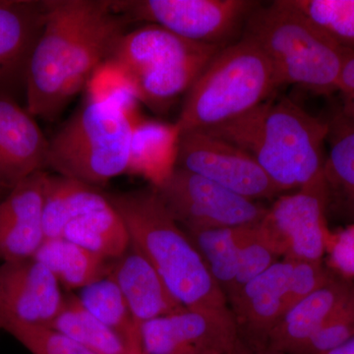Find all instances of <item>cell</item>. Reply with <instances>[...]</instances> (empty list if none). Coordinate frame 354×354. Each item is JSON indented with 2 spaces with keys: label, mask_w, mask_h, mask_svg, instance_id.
<instances>
[{
  "label": "cell",
  "mask_w": 354,
  "mask_h": 354,
  "mask_svg": "<svg viewBox=\"0 0 354 354\" xmlns=\"http://www.w3.org/2000/svg\"><path fill=\"white\" fill-rule=\"evenodd\" d=\"M46 21L26 74L28 113L53 120L108 62L128 21L111 0H44Z\"/></svg>",
  "instance_id": "6da1fadb"
},
{
  "label": "cell",
  "mask_w": 354,
  "mask_h": 354,
  "mask_svg": "<svg viewBox=\"0 0 354 354\" xmlns=\"http://www.w3.org/2000/svg\"><path fill=\"white\" fill-rule=\"evenodd\" d=\"M205 132L248 153L281 193L326 180L324 145L329 124L288 97H272Z\"/></svg>",
  "instance_id": "7a4b0ae2"
},
{
  "label": "cell",
  "mask_w": 354,
  "mask_h": 354,
  "mask_svg": "<svg viewBox=\"0 0 354 354\" xmlns=\"http://www.w3.org/2000/svg\"><path fill=\"white\" fill-rule=\"evenodd\" d=\"M106 196L124 221L131 246L151 263L185 308L230 311L196 247L153 187Z\"/></svg>",
  "instance_id": "3957f363"
},
{
  "label": "cell",
  "mask_w": 354,
  "mask_h": 354,
  "mask_svg": "<svg viewBox=\"0 0 354 354\" xmlns=\"http://www.w3.org/2000/svg\"><path fill=\"white\" fill-rule=\"evenodd\" d=\"M241 37L269 58L281 86L297 85L320 95L337 91L348 46L333 39L290 0L260 4L247 18Z\"/></svg>",
  "instance_id": "277c9868"
},
{
  "label": "cell",
  "mask_w": 354,
  "mask_h": 354,
  "mask_svg": "<svg viewBox=\"0 0 354 354\" xmlns=\"http://www.w3.org/2000/svg\"><path fill=\"white\" fill-rule=\"evenodd\" d=\"M279 87L269 58L241 37L209 60L186 93L176 124L181 134L206 131L257 108Z\"/></svg>",
  "instance_id": "5b68a950"
},
{
  "label": "cell",
  "mask_w": 354,
  "mask_h": 354,
  "mask_svg": "<svg viewBox=\"0 0 354 354\" xmlns=\"http://www.w3.org/2000/svg\"><path fill=\"white\" fill-rule=\"evenodd\" d=\"M223 46L195 43L155 24L123 35L108 62L131 83L140 102L165 113L189 90Z\"/></svg>",
  "instance_id": "8992f818"
},
{
  "label": "cell",
  "mask_w": 354,
  "mask_h": 354,
  "mask_svg": "<svg viewBox=\"0 0 354 354\" xmlns=\"http://www.w3.org/2000/svg\"><path fill=\"white\" fill-rule=\"evenodd\" d=\"M137 121L118 106L86 95L82 106L50 139L46 169L91 186L127 174Z\"/></svg>",
  "instance_id": "52a82bcc"
},
{
  "label": "cell",
  "mask_w": 354,
  "mask_h": 354,
  "mask_svg": "<svg viewBox=\"0 0 354 354\" xmlns=\"http://www.w3.org/2000/svg\"><path fill=\"white\" fill-rule=\"evenodd\" d=\"M125 19L165 28L195 43L225 46L260 6L253 0H113Z\"/></svg>",
  "instance_id": "ba28073f"
},
{
  "label": "cell",
  "mask_w": 354,
  "mask_h": 354,
  "mask_svg": "<svg viewBox=\"0 0 354 354\" xmlns=\"http://www.w3.org/2000/svg\"><path fill=\"white\" fill-rule=\"evenodd\" d=\"M153 188L185 232L252 227L268 211L260 203L181 167H176L165 183Z\"/></svg>",
  "instance_id": "9c48e42d"
},
{
  "label": "cell",
  "mask_w": 354,
  "mask_h": 354,
  "mask_svg": "<svg viewBox=\"0 0 354 354\" xmlns=\"http://www.w3.org/2000/svg\"><path fill=\"white\" fill-rule=\"evenodd\" d=\"M327 181L279 196L258 223L261 234L281 259L322 263Z\"/></svg>",
  "instance_id": "30bf717a"
},
{
  "label": "cell",
  "mask_w": 354,
  "mask_h": 354,
  "mask_svg": "<svg viewBox=\"0 0 354 354\" xmlns=\"http://www.w3.org/2000/svg\"><path fill=\"white\" fill-rule=\"evenodd\" d=\"M176 167L254 201L281 194L248 153L205 131L181 134Z\"/></svg>",
  "instance_id": "8fae6325"
},
{
  "label": "cell",
  "mask_w": 354,
  "mask_h": 354,
  "mask_svg": "<svg viewBox=\"0 0 354 354\" xmlns=\"http://www.w3.org/2000/svg\"><path fill=\"white\" fill-rule=\"evenodd\" d=\"M232 312L184 309L142 324L141 354H225L239 337Z\"/></svg>",
  "instance_id": "7c38bea8"
},
{
  "label": "cell",
  "mask_w": 354,
  "mask_h": 354,
  "mask_svg": "<svg viewBox=\"0 0 354 354\" xmlns=\"http://www.w3.org/2000/svg\"><path fill=\"white\" fill-rule=\"evenodd\" d=\"M64 301L62 286L39 261L0 263V330L10 323L48 327Z\"/></svg>",
  "instance_id": "4fadbf2b"
},
{
  "label": "cell",
  "mask_w": 354,
  "mask_h": 354,
  "mask_svg": "<svg viewBox=\"0 0 354 354\" xmlns=\"http://www.w3.org/2000/svg\"><path fill=\"white\" fill-rule=\"evenodd\" d=\"M50 140L34 116L9 97H0V187L12 190L46 171Z\"/></svg>",
  "instance_id": "5bb4252c"
},
{
  "label": "cell",
  "mask_w": 354,
  "mask_h": 354,
  "mask_svg": "<svg viewBox=\"0 0 354 354\" xmlns=\"http://www.w3.org/2000/svg\"><path fill=\"white\" fill-rule=\"evenodd\" d=\"M46 171L10 190L0 203V263L34 258L44 236L43 209Z\"/></svg>",
  "instance_id": "9a60e30c"
},
{
  "label": "cell",
  "mask_w": 354,
  "mask_h": 354,
  "mask_svg": "<svg viewBox=\"0 0 354 354\" xmlns=\"http://www.w3.org/2000/svg\"><path fill=\"white\" fill-rule=\"evenodd\" d=\"M293 264V260H279L228 298V307L242 337L265 344L286 312Z\"/></svg>",
  "instance_id": "2e32d148"
},
{
  "label": "cell",
  "mask_w": 354,
  "mask_h": 354,
  "mask_svg": "<svg viewBox=\"0 0 354 354\" xmlns=\"http://www.w3.org/2000/svg\"><path fill=\"white\" fill-rule=\"evenodd\" d=\"M46 21L44 0H0V97L23 86Z\"/></svg>",
  "instance_id": "e0dca14e"
},
{
  "label": "cell",
  "mask_w": 354,
  "mask_h": 354,
  "mask_svg": "<svg viewBox=\"0 0 354 354\" xmlns=\"http://www.w3.org/2000/svg\"><path fill=\"white\" fill-rule=\"evenodd\" d=\"M353 290L344 281L330 279L286 310L265 344L281 353L300 354L317 330L348 301Z\"/></svg>",
  "instance_id": "ac0fdd59"
},
{
  "label": "cell",
  "mask_w": 354,
  "mask_h": 354,
  "mask_svg": "<svg viewBox=\"0 0 354 354\" xmlns=\"http://www.w3.org/2000/svg\"><path fill=\"white\" fill-rule=\"evenodd\" d=\"M109 274L120 286L139 327L186 309L172 295L155 268L131 244L127 252L111 263Z\"/></svg>",
  "instance_id": "d6986e66"
},
{
  "label": "cell",
  "mask_w": 354,
  "mask_h": 354,
  "mask_svg": "<svg viewBox=\"0 0 354 354\" xmlns=\"http://www.w3.org/2000/svg\"><path fill=\"white\" fill-rule=\"evenodd\" d=\"M180 136L176 123L140 118L133 127L127 174L160 186L176 169Z\"/></svg>",
  "instance_id": "ffe728a7"
},
{
  "label": "cell",
  "mask_w": 354,
  "mask_h": 354,
  "mask_svg": "<svg viewBox=\"0 0 354 354\" xmlns=\"http://www.w3.org/2000/svg\"><path fill=\"white\" fill-rule=\"evenodd\" d=\"M109 205L106 194L95 186L48 174L43 209L44 236L62 237L70 223L101 211Z\"/></svg>",
  "instance_id": "44dd1931"
},
{
  "label": "cell",
  "mask_w": 354,
  "mask_h": 354,
  "mask_svg": "<svg viewBox=\"0 0 354 354\" xmlns=\"http://www.w3.org/2000/svg\"><path fill=\"white\" fill-rule=\"evenodd\" d=\"M67 290H82L97 279L108 276L111 263L84 247L64 239H46L35 254Z\"/></svg>",
  "instance_id": "7402d4cb"
},
{
  "label": "cell",
  "mask_w": 354,
  "mask_h": 354,
  "mask_svg": "<svg viewBox=\"0 0 354 354\" xmlns=\"http://www.w3.org/2000/svg\"><path fill=\"white\" fill-rule=\"evenodd\" d=\"M62 237L109 261L118 259L131 244L127 225L111 203L101 211L70 223Z\"/></svg>",
  "instance_id": "603a6c76"
},
{
  "label": "cell",
  "mask_w": 354,
  "mask_h": 354,
  "mask_svg": "<svg viewBox=\"0 0 354 354\" xmlns=\"http://www.w3.org/2000/svg\"><path fill=\"white\" fill-rule=\"evenodd\" d=\"M48 327L97 354H138L118 333L93 316L77 295L64 297L59 313Z\"/></svg>",
  "instance_id": "cb8c5ba5"
},
{
  "label": "cell",
  "mask_w": 354,
  "mask_h": 354,
  "mask_svg": "<svg viewBox=\"0 0 354 354\" xmlns=\"http://www.w3.org/2000/svg\"><path fill=\"white\" fill-rule=\"evenodd\" d=\"M77 297L93 316L118 333L137 353L141 354L140 327L120 286L109 274L79 290Z\"/></svg>",
  "instance_id": "d4e9b609"
},
{
  "label": "cell",
  "mask_w": 354,
  "mask_h": 354,
  "mask_svg": "<svg viewBox=\"0 0 354 354\" xmlns=\"http://www.w3.org/2000/svg\"><path fill=\"white\" fill-rule=\"evenodd\" d=\"M223 227L185 232L202 256L212 278L225 298L239 269V247L246 228Z\"/></svg>",
  "instance_id": "484cf974"
},
{
  "label": "cell",
  "mask_w": 354,
  "mask_h": 354,
  "mask_svg": "<svg viewBox=\"0 0 354 354\" xmlns=\"http://www.w3.org/2000/svg\"><path fill=\"white\" fill-rule=\"evenodd\" d=\"M330 151L326 157L325 178L342 193L354 211V123L339 116L330 127Z\"/></svg>",
  "instance_id": "4316f807"
},
{
  "label": "cell",
  "mask_w": 354,
  "mask_h": 354,
  "mask_svg": "<svg viewBox=\"0 0 354 354\" xmlns=\"http://www.w3.org/2000/svg\"><path fill=\"white\" fill-rule=\"evenodd\" d=\"M312 22L348 48L354 46V0H290Z\"/></svg>",
  "instance_id": "83f0119b"
},
{
  "label": "cell",
  "mask_w": 354,
  "mask_h": 354,
  "mask_svg": "<svg viewBox=\"0 0 354 354\" xmlns=\"http://www.w3.org/2000/svg\"><path fill=\"white\" fill-rule=\"evenodd\" d=\"M88 97L102 100L118 106L134 120L142 118L139 113L138 95L131 83L113 64H102L86 86Z\"/></svg>",
  "instance_id": "f1b7e54d"
},
{
  "label": "cell",
  "mask_w": 354,
  "mask_h": 354,
  "mask_svg": "<svg viewBox=\"0 0 354 354\" xmlns=\"http://www.w3.org/2000/svg\"><path fill=\"white\" fill-rule=\"evenodd\" d=\"M281 259L261 234L258 225L247 227L239 247L236 279L227 295V300L248 281H252Z\"/></svg>",
  "instance_id": "f546056e"
},
{
  "label": "cell",
  "mask_w": 354,
  "mask_h": 354,
  "mask_svg": "<svg viewBox=\"0 0 354 354\" xmlns=\"http://www.w3.org/2000/svg\"><path fill=\"white\" fill-rule=\"evenodd\" d=\"M2 330L15 337L32 354H97L50 327L10 323Z\"/></svg>",
  "instance_id": "4dcf8cb0"
},
{
  "label": "cell",
  "mask_w": 354,
  "mask_h": 354,
  "mask_svg": "<svg viewBox=\"0 0 354 354\" xmlns=\"http://www.w3.org/2000/svg\"><path fill=\"white\" fill-rule=\"evenodd\" d=\"M354 337V290L341 308L326 321L300 354H326Z\"/></svg>",
  "instance_id": "1f68e13d"
},
{
  "label": "cell",
  "mask_w": 354,
  "mask_h": 354,
  "mask_svg": "<svg viewBox=\"0 0 354 354\" xmlns=\"http://www.w3.org/2000/svg\"><path fill=\"white\" fill-rule=\"evenodd\" d=\"M330 279L322 263L295 261L288 286L286 310L326 285Z\"/></svg>",
  "instance_id": "d6a6232c"
},
{
  "label": "cell",
  "mask_w": 354,
  "mask_h": 354,
  "mask_svg": "<svg viewBox=\"0 0 354 354\" xmlns=\"http://www.w3.org/2000/svg\"><path fill=\"white\" fill-rule=\"evenodd\" d=\"M328 261L337 274L354 278V225L328 235L326 242Z\"/></svg>",
  "instance_id": "836d02e7"
},
{
  "label": "cell",
  "mask_w": 354,
  "mask_h": 354,
  "mask_svg": "<svg viewBox=\"0 0 354 354\" xmlns=\"http://www.w3.org/2000/svg\"><path fill=\"white\" fill-rule=\"evenodd\" d=\"M337 91L344 95L346 102L354 99V48H348L342 59Z\"/></svg>",
  "instance_id": "e575fe53"
},
{
  "label": "cell",
  "mask_w": 354,
  "mask_h": 354,
  "mask_svg": "<svg viewBox=\"0 0 354 354\" xmlns=\"http://www.w3.org/2000/svg\"><path fill=\"white\" fill-rule=\"evenodd\" d=\"M225 354H285L270 348L266 344L247 339L239 335L232 348Z\"/></svg>",
  "instance_id": "d590c367"
},
{
  "label": "cell",
  "mask_w": 354,
  "mask_h": 354,
  "mask_svg": "<svg viewBox=\"0 0 354 354\" xmlns=\"http://www.w3.org/2000/svg\"><path fill=\"white\" fill-rule=\"evenodd\" d=\"M326 354H354V337L339 348Z\"/></svg>",
  "instance_id": "8d00e7d4"
},
{
  "label": "cell",
  "mask_w": 354,
  "mask_h": 354,
  "mask_svg": "<svg viewBox=\"0 0 354 354\" xmlns=\"http://www.w3.org/2000/svg\"><path fill=\"white\" fill-rule=\"evenodd\" d=\"M342 115H344L346 120L351 121V122L354 123V99L351 100V101L346 102Z\"/></svg>",
  "instance_id": "74e56055"
}]
</instances>
